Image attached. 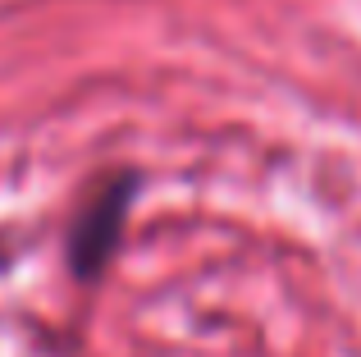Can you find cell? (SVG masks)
<instances>
[{
	"instance_id": "6da1fadb",
	"label": "cell",
	"mask_w": 361,
	"mask_h": 357,
	"mask_svg": "<svg viewBox=\"0 0 361 357\" xmlns=\"http://www.w3.org/2000/svg\"><path fill=\"white\" fill-rule=\"evenodd\" d=\"M133 193H137V174H128V170L110 174L106 183L82 202V211L73 215V224H69V266L82 284H92V279L115 261L123 224H128Z\"/></svg>"
}]
</instances>
